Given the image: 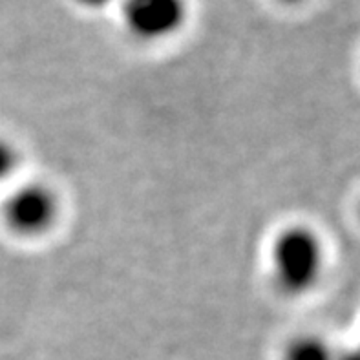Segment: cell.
Returning a JSON list of instances; mask_svg holds the SVG:
<instances>
[{
    "instance_id": "cell-1",
    "label": "cell",
    "mask_w": 360,
    "mask_h": 360,
    "mask_svg": "<svg viewBox=\"0 0 360 360\" xmlns=\"http://www.w3.org/2000/svg\"><path fill=\"white\" fill-rule=\"evenodd\" d=\"M274 280L289 295L309 291L324 271V245L306 225L285 229L271 252Z\"/></svg>"
},
{
    "instance_id": "cell-2",
    "label": "cell",
    "mask_w": 360,
    "mask_h": 360,
    "mask_svg": "<svg viewBox=\"0 0 360 360\" xmlns=\"http://www.w3.org/2000/svg\"><path fill=\"white\" fill-rule=\"evenodd\" d=\"M185 0H124L123 18L134 37L160 41L174 35L185 22Z\"/></svg>"
},
{
    "instance_id": "cell-3",
    "label": "cell",
    "mask_w": 360,
    "mask_h": 360,
    "mask_svg": "<svg viewBox=\"0 0 360 360\" xmlns=\"http://www.w3.org/2000/svg\"><path fill=\"white\" fill-rule=\"evenodd\" d=\"M4 216L9 227L20 234L44 233L57 216L55 194L44 185H26L15 191L6 201Z\"/></svg>"
},
{
    "instance_id": "cell-4",
    "label": "cell",
    "mask_w": 360,
    "mask_h": 360,
    "mask_svg": "<svg viewBox=\"0 0 360 360\" xmlns=\"http://www.w3.org/2000/svg\"><path fill=\"white\" fill-rule=\"evenodd\" d=\"M338 353L315 335H304L292 340L285 352V360H337Z\"/></svg>"
},
{
    "instance_id": "cell-5",
    "label": "cell",
    "mask_w": 360,
    "mask_h": 360,
    "mask_svg": "<svg viewBox=\"0 0 360 360\" xmlns=\"http://www.w3.org/2000/svg\"><path fill=\"white\" fill-rule=\"evenodd\" d=\"M17 169V152L8 141L0 139V181L9 178Z\"/></svg>"
},
{
    "instance_id": "cell-6",
    "label": "cell",
    "mask_w": 360,
    "mask_h": 360,
    "mask_svg": "<svg viewBox=\"0 0 360 360\" xmlns=\"http://www.w3.org/2000/svg\"><path fill=\"white\" fill-rule=\"evenodd\" d=\"M337 360H360V347H353V349L338 353Z\"/></svg>"
},
{
    "instance_id": "cell-7",
    "label": "cell",
    "mask_w": 360,
    "mask_h": 360,
    "mask_svg": "<svg viewBox=\"0 0 360 360\" xmlns=\"http://www.w3.org/2000/svg\"><path fill=\"white\" fill-rule=\"evenodd\" d=\"M77 2L82 6H86V8L97 9V8H103V6L108 4L110 0H77Z\"/></svg>"
},
{
    "instance_id": "cell-8",
    "label": "cell",
    "mask_w": 360,
    "mask_h": 360,
    "mask_svg": "<svg viewBox=\"0 0 360 360\" xmlns=\"http://www.w3.org/2000/svg\"><path fill=\"white\" fill-rule=\"evenodd\" d=\"M283 4H300V2H304V0H282Z\"/></svg>"
}]
</instances>
